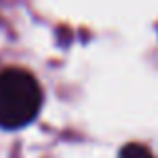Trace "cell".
Here are the masks:
<instances>
[{
	"label": "cell",
	"instance_id": "obj_1",
	"mask_svg": "<svg viewBox=\"0 0 158 158\" xmlns=\"http://www.w3.org/2000/svg\"><path fill=\"white\" fill-rule=\"evenodd\" d=\"M42 106V88L24 68L0 72V128L14 130L30 124Z\"/></svg>",
	"mask_w": 158,
	"mask_h": 158
},
{
	"label": "cell",
	"instance_id": "obj_2",
	"mask_svg": "<svg viewBox=\"0 0 158 158\" xmlns=\"http://www.w3.org/2000/svg\"><path fill=\"white\" fill-rule=\"evenodd\" d=\"M118 158H154V156H152V152L148 150V146L138 144V142H130L120 150Z\"/></svg>",
	"mask_w": 158,
	"mask_h": 158
}]
</instances>
